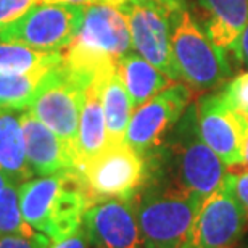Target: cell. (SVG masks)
I'll list each match as a JSON object with an SVG mask.
<instances>
[{
	"instance_id": "27",
	"label": "cell",
	"mask_w": 248,
	"mask_h": 248,
	"mask_svg": "<svg viewBox=\"0 0 248 248\" xmlns=\"http://www.w3.org/2000/svg\"><path fill=\"white\" fill-rule=\"evenodd\" d=\"M89 242L86 237V232L81 227L79 231H76L74 234L68 235L66 239H63L60 242H53L50 248H87Z\"/></svg>"
},
{
	"instance_id": "18",
	"label": "cell",
	"mask_w": 248,
	"mask_h": 248,
	"mask_svg": "<svg viewBox=\"0 0 248 248\" xmlns=\"http://www.w3.org/2000/svg\"><path fill=\"white\" fill-rule=\"evenodd\" d=\"M100 92L108 140L110 145H118L124 142L134 107L116 68L100 76Z\"/></svg>"
},
{
	"instance_id": "14",
	"label": "cell",
	"mask_w": 248,
	"mask_h": 248,
	"mask_svg": "<svg viewBox=\"0 0 248 248\" xmlns=\"http://www.w3.org/2000/svg\"><path fill=\"white\" fill-rule=\"evenodd\" d=\"M203 12L198 24L224 52H235L248 23V0H197Z\"/></svg>"
},
{
	"instance_id": "22",
	"label": "cell",
	"mask_w": 248,
	"mask_h": 248,
	"mask_svg": "<svg viewBox=\"0 0 248 248\" xmlns=\"http://www.w3.org/2000/svg\"><path fill=\"white\" fill-rule=\"evenodd\" d=\"M32 231L19 206V186L10 184L0 190V235L29 234Z\"/></svg>"
},
{
	"instance_id": "1",
	"label": "cell",
	"mask_w": 248,
	"mask_h": 248,
	"mask_svg": "<svg viewBox=\"0 0 248 248\" xmlns=\"http://www.w3.org/2000/svg\"><path fill=\"white\" fill-rule=\"evenodd\" d=\"M132 50V39L123 13L113 5H86L76 39L63 52V62L79 73L97 78L116 68L120 58Z\"/></svg>"
},
{
	"instance_id": "17",
	"label": "cell",
	"mask_w": 248,
	"mask_h": 248,
	"mask_svg": "<svg viewBox=\"0 0 248 248\" xmlns=\"http://www.w3.org/2000/svg\"><path fill=\"white\" fill-rule=\"evenodd\" d=\"M116 69L131 97L134 110L174 82L137 52H129L127 55L120 58L116 63Z\"/></svg>"
},
{
	"instance_id": "29",
	"label": "cell",
	"mask_w": 248,
	"mask_h": 248,
	"mask_svg": "<svg viewBox=\"0 0 248 248\" xmlns=\"http://www.w3.org/2000/svg\"><path fill=\"white\" fill-rule=\"evenodd\" d=\"M234 53L237 55V58H239V62L248 68V23L239 39V44H237V48Z\"/></svg>"
},
{
	"instance_id": "13",
	"label": "cell",
	"mask_w": 248,
	"mask_h": 248,
	"mask_svg": "<svg viewBox=\"0 0 248 248\" xmlns=\"http://www.w3.org/2000/svg\"><path fill=\"white\" fill-rule=\"evenodd\" d=\"M26 158L32 174L52 176L64 171H78L76 155L66 142L39 121L29 110L19 111Z\"/></svg>"
},
{
	"instance_id": "4",
	"label": "cell",
	"mask_w": 248,
	"mask_h": 248,
	"mask_svg": "<svg viewBox=\"0 0 248 248\" xmlns=\"http://www.w3.org/2000/svg\"><path fill=\"white\" fill-rule=\"evenodd\" d=\"M93 79L95 78L76 71L62 60L41 78L28 108L73 148L74 155L84 95Z\"/></svg>"
},
{
	"instance_id": "26",
	"label": "cell",
	"mask_w": 248,
	"mask_h": 248,
	"mask_svg": "<svg viewBox=\"0 0 248 248\" xmlns=\"http://www.w3.org/2000/svg\"><path fill=\"white\" fill-rule=\"evenodd\" d=\"M227 171L234 176L235 195L240 200L248 217V170H244V168H239V166H229Z\"/></svg>"
},
{
	"instance_id": "7",
	"label": "cell",
	"mask_w": 248,
	"mask_h": 248,
	"mask_svg": "<svg viewBox=\"0 0 248 248\" xmlns=\"http://www.w3.org/2000/svg\"><path fill=\"white\" fill-rule=\"evenodd\" d=\"M192 98L193 91L187 84L172 82L163 92L134 110L124 143L145 160L156 156L192 103Z\"/></svg>"
},
{
	"instance_id": "9",
	"label": "cell",
	"mask_w": 248,
	"mask_h": 248,
	"mask_svg": "<svg viewBox=\"0 0 248 248\" xmlns=\"http://www.w3.org/2000/svg\"><path fill=\"white\" fill-rule=\"evenodd\" d=\"M91 203L110 198L129 200L145 184L147 160L127 145H110L79 171Z\"/></svg>"
},
{
	"instance_id": "8",
	"label": "cell",
	"mask_w": 248,
	"mask_h": 248,
	"mask_svg": "<svg viewBox=\"0 0 248 248\" xmlns=\"http://www.w3.org/2000/svg\"><path fill=\"white\" fill-rule=\"evenodd\" d=\"M118 10L127 21L134 50L171 81H181L172 53L174 12L152 0H126Z\"/></svg>"
},
{
	"instance_id": "20",
	"label": "cell",
	"mask_w": 248,
	"mask_h": 248,
	"mask_svg": "<svg viewBox=\"0 0 248 248\" xmlns=\"http://www.w3.org/2000/svg\"><path fill=\"white\" fill-rule=\"evenodd\" d=\"M63 60V52H41L19 42L0 41V71L46 74Z\"/></svg>"
},
{
	"instance_id": "12",
	"label": "cell",
	"mask_w": 248,
	"mask_h": 248,
	"mask_svg": "<svg viewBox=\"0 0 248 248\" xmlns=\"http://www.w3.org/2000/svg\"><path fill=\"white\" fill-rule=\"evenodd\" d=\"M82 229L93 248H143L136 197L92 203L84 213Z\"/></svg>"
},
{
	"instance_id": "24",
	"label": "cell",
	"mask_w": 248,
	"mask_h": 248,
	"mask_svg": "<svg viewBox=\"0 0 248 248\" xmlns=\"http://www.w3.org/2000/svg\"><path fill=\"white\" fill-rule=\"evenodd\" d=\"M53 242L37 231L29 234L0 235V248H50Z\"/></svg>"
},
{
	"instance_id": "32",
	"label": "cell",
	"mask_w": 248,
	"mask_h": 248,
	"mask_svg": "<svg viewBox=\"0 0 248 248\" xmlns=\"http://www.w3.org/2000/svg\"><path fill=\"white\" fill-rule=\"evenodd\" d=\"M10 184H13V182L10 181V177L5 174L2 170H0V190H3V188L8 187ZM15 186H16V184H15Z\"/></svg>"
},
{
	"instance_id": "6",
	"label": "cell",
	"mask_w": 248,
	"mask_h": 248,
	"mask_svg": "<svg viewBox=\"0 0 248 248\" xmlns=\"http://www.w3.org/2000/svg\"><path fill=\"white\" fill-rule=\"evenodd\" d=\"M86 5L36 3L0 29L2 42H19L41 52H64L76 39Z\"/></svg>"
},
{
	"instance_id": "11",
	"label": "cell",
	"mask_w": 248,
	"mask_h": 248,
	"mask_svg": "<svg viewBox=\"0 0 248 248\" xmlns=\"http://www.w3.org/2000/svg\"><path fill=\"white\" fill-rule=\"evenodd\" d=\"M197 105L200 134L227 168L240 165L244 156V139L248 131V116L237 111L222 92L206 93Z\"/></svg>"
},
{
	"instance_id": "16",
	"label": "cell",
	"mask_w": 248,
	"mask_h": 248,
	"mask_svg": "<svg viewBox=\"0 0 248 248\" xmlns=\"http://www.w3.org/2000/svg\"><path fill=\"white\" fill-rule=\"evenodd\" d=\"M68 172L69 171L36 177V179H29L19 186V206H21L24 221L34 231L41 232L44 235H47L48 217H50L53 202H55Z\"/></svg>"
},
{
	"instance_id": "28",
	"label": "cell",
	"mask_w": 248,
	"mask_h": 248,
	"mask_svg": "<svg viewBox=\"0 0 248 248\" xmlns=\"http://www.w3.org/2000/svg\"><path fill=\"white\" fill-rule=\"evenodd\" d=\"M123 2H126V0H105L103 3L113 5V7L118 8ZM152 2L160 3L163 7H166L168 10H171V12H177V10L186 8V0H152Z\"/></svg>"
},
{
	"instance_id": "31",
	"label": "cell",
	"mask_w": 248,
	"mask_h": 248,
	"mask_svg": "<svg viewBox=\"0 0 248 248\" xmlns=\"http://www.w3.org/2000/svg\"><path fill=\"white\" fill-rule=\"evenodd\" d=\"M242 156H244V160H242L240 165H235V166L248 170V131H247L245 139H244V150H242Z\"/></svg>"
},
{
	"instance_id": "21",
	"label": "cell",
	"mask_w": 248,
	"mask_h": 248,
	"mask_svg": "<svg viewBox=\"0 0 248 248\" xmlns=\"http://www.w3.org/2000/svg\"><path fill=\"white\" fill-rule=\"evenodd\" d=\"M42 76L0 71V113L28 110Z\"/></svg>"
},
{
	"instance_id": "30",
	"label": "cell",
	"mask_w": 248,
	"mask_h": 248,
	"mask_svg": "<svg viewBox=\"0 0 248 248\" xmlns=\"http://www.w3.org/2000/svg\"><path fill=\"white\" fill-rule=\"evenodd\" d=\"M105 0H37V3H71V5H91L103 3Z\"/></svg>"
},
{
	"instance_id": "3",
	"label": "cell",
	"mask_w": 248,
	"mask_h": 248,
	"mask_svg": "<svg viewBox=\"0 0 248 248\" xmlns=\"http://www.w3.org/2000/svg\"><path fill=\"white\" fill-rule=\"evenodd\" d=\"M166 143L174 176L172 184L205 200L224 181L227 165L203 140L195 103L188 105Z\"/></svg>"
},
{
	"instance_id": "2",
	"label": "cell",
	"mask_w": 248,
	"mask_h": 248,
	"mask_svg": "<svg viewBox=\"0 0 248 248\" xmlns=\"http://www.w3.org/2000/svg\"><path fill=\"white\" fill-rule=\"evenodd\" d=\"M202 203L172 182L140 188L136 208L143 248H184Z\"/></svg>"
},
{
	"instance_id": "19",
	"label": "cell",
	"mask_w": 248,
	"mask_h": 248,
	"mask_svg": "<svg viewBox=\"0 0 248 248\" xmlns=\"http://www.w3.org/2000/svg\"><path fill=\"white\" fill-rule=\"evenodd\" d=\"M0 170L16 186L34 176L26 158L21 120L16 111L0 113Z\"/></svg>"
},
{
	"instance_id": "15",
	"label": "cell",
	"mask_w": 248,
	"mask_h": 248,
	"mask_svg": "<svg viewBox=\"0 0 248 248\" xmlns=\"http://www.w3.org/2000/svg\"><path fill=\"white\" fill-rule=\"evenodd\" d=\"M100 76H97L89 84L86 89V95H84V105L76 139L78 171H81L89 161H92L93 158H97L100 153H103L110 147L105 115H103L102 107Z\"/></svg>"
},
{
	"instance_id": "25",
	"label": "cell",
	"mask_w": 248,
	"mask_h": 248,
	"mask_svg": "<svg viewBox=\"0 0 248 248\" xmlns=\"http://www.w3.org/2000/svg\"><path fill=\"white\" fill-rule=\"evenodd\" d=\"M37 0H0V29L23 16Z\"/></svg>"
},
{
	"instance_id": "23",
	"label": "cell",
	"mask_w": 248,
	"mask_h": 248,
	"mask_svg": "<svg viewBox=\"0 0 248 248\" xmlns=\"http://www.w3.org/2000/svg\"><path fill=\"white\" fill-rule=\"evenodd\" d=\"M221 92L237 111L248 116V71L240 73L232 81L224 84Z\"/></svg>"
},
{
	"instance_id": "33",
	"label": "cell",
	"mask_w": 248,
	"mask_h": 248,
	"mask_svg": "<svg viewBox=\"0 0 248 248\" xmlns=\"http://www.w3.org/2000/svg\"><path fill=\"white\" fill-rule=\"evenodd\" d=\"M245 248H248V244H247V247H245Z\"/></svg>"
},
{
	"instance_id": "10",
	"label": "cell",
	"mask_w": 248,
	"mask_h": 248,
	"mask_svg": "<svg viewBox=\"0 0 248 248\" xmlns=\"http://www.w3.org/2000/svg\"><path fill=\"white\" fill-rule=\"evenodd\" d=\"M248 226L247 213L234 190V176L203 200L184 248H234Z\"/></svg>"
},
{
	"instance_id": "5",
	"label": "cell",
	"mask_w": 248,
	"mask_h": 248,
	"mask_svg": "<svg viewBox=\"0 0 248 248\" xmlns=\"http://www.w3.org/2000/svg\"><path fill=\"white\" fill-rule=\"evenodd\" d=\"M172 53L181 79L193 92H206L224 86L232 74L224 50L206 36L187 8L174 12Z\"/></svg>"
}]
</instances>
